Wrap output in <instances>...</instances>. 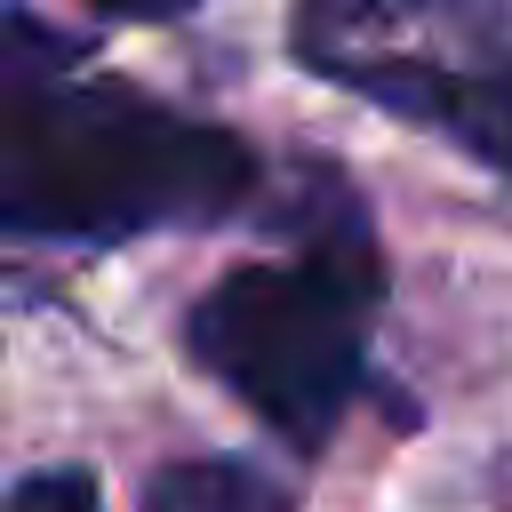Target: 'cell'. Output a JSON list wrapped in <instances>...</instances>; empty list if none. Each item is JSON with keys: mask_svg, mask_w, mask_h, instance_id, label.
Here are the masks:
<instances>
[{"mask_svg": "<svg viewBox=\"0 0 512 512\" xmlns=\"http://www.w3.org/2000/svg\"><path fill=\"white\" fill-rule=\"evenodd\" d=\"M288 48L312 80L464 144L512 184V0H296Z\"/></svg>", "mask_w": 512, "mask_h": 512, "instance_id": "cell-3", "label": "cell"}, {"mask_svg": "<svg viewBox=\"0 0 512 512\" xmlns=\"http://www.w3.org/2000/svg\"><path fill=\"white\" fill-rule=\"evenodd\" d=\"M88 8H104V16H184L200 0H88Z\"/></svg>", "mask_w": 512, "mask_h": 512, "instance_id": "cell-6", "label": "cell"}, {"mask_svg": "<svg viewBox=\"0 0 512 512\" xmlns=\"http://www.w3.org/2000/svg\"><path fill=\"white\" fill-rule=\"evenodd\" d=\"M288 224H296V256L240 264L192 296L184 352L256 424L320 456L368 376V312L384 296V248L352 184L328 168H304Z\"/></svg>", "mask_w": 512, "mask_h": 512, "instance_id": "cell-2", "label": "cell"}, {"mask_svg": "<svg viewBox=\"0 0 512 512\" xmlns=\"http://www.w3.org/2000/svg\"><path fill=\"white\" fill-rule=\"evenodd\" d=\"M136 512H296V496L248 456H176L144 480Z\"/></svg>", "mask_w": 512, "mask_h": 512, "instance_id": "cell-4", "label": "cell"}, {"mask_svg": "<svg viewBox=\"0 0 512 512\" xmlns=\"http://www.w3.org/2000/svg\"><path fill=\"white\" fill-rule=\"evenodd\" d=\"M88 40L0 8V232L136 240L216 224L256 192V152L184 104L80 72Z\"/></svg>", "mask_w": 512, "mask_h": 512, "instance_id": "cell-1", "label": "cell"}, {"mask_svg": "<svg viewBox=\"0 0 512 512\" xmlns=\"http://www.w3.org/2000/svg\"><path fill=\"white\" fill-rule=\"evenodd\" d=\"M0 512H96V480L80 464H48V472H24L0 496Z\"/></svg>", "mask_w": 512, "mask_h": 512, "instance_id": "cell-5", "label": "cell"}]
</instances>
